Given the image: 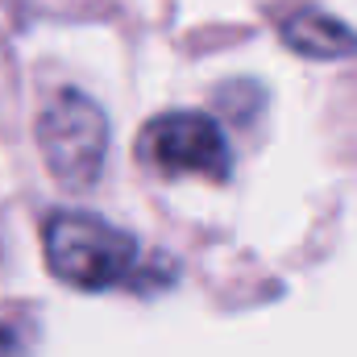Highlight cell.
I'll list each match as a JSON object with an SVG mask.
<instances>
[{
  "label": "cell",
  "instance_id": "obj_1",
  "mask_svg": "<svg viewBox=\"0 0 357 357\" xmlns=\"http://www.w3.org/2000/svg\"><path fill=\"white\" fill-rule=\"evenodd\" d=\"M46 266L59 282L79 291H112V287H150L167 270H150L133 233L88 216V212H54L42 225ZM167 282V278H158Z\"/></svg>",
  "mask_w": 357,
  "mask_h": 357
},
{
  "label": "cell",
  "instance_id": "obj_2",
  "mask_svg": "<svg viewBox=\"0 0 357 357\" xmlns=\"http://www.w3.org/2000/svg\"><path fill=\"white\" fill-rule=\"evenodd\" d=\"M38 146L50 175L71 191H88L104 175L108 158V116L104 108L75 88L54 91L38 116Z\"/></svg>",
  "mask_w": 357,
  "mask_h": 357
},
{
  "label": "cell",
  "instance_id": "obj_3",
  "mask_svg": "<svg viewBox=\"0 0 357 357\" xmlns=\"http://www.w3.org/2000/svg\"><path fill=\"white\" fill-rule=\"evenodd\" d=\"M137 158L158 175H199L216 183L233 171L225 133L204 112H167L150 121L137 137Z\"/></svg>",
  "mask_w": 357,
  "mask_h": 357
},
{
  "label": "cell",
  "instance_id": "obj_4",
  "mask_svg": "<svg viewBox=\"0 0 357 357\" xmlns=\"http://www.w3.org/2000/svg\"><path fill=\"white\" fill-rule=\"evenodd\" d=\"M278 33H282V42L295 54H307V59H345V54H357V33L349 25H341L337 17L320 13V8L287 17L278 25Z\"/></svg>",
  "mask_w": 357,
  "mask_h": 357
},
{
  "label": "cell",
  "instance_id": "obj_5",
  "mask_svg": "<svg viewBox=\"0 0 357 357\" xmlns=\"http://www.w3.org/2000/svg\"><path fill=\"white\" fill-rule=\"evenodd\" d=\"M0 357H21V337L8 320H0Z\"/></svg>",
  "mask_w": 357,
  "mask_h": 357
}]
</instances>
